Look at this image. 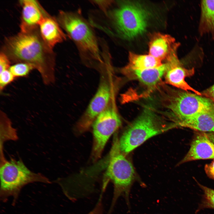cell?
Returning a JSON list of instances; mask_svg holds the SVG:
<instances>
[{"instance_id":"1","label":"cell","mask_w":214,"mask_h":214,"mask_svg":"<svg viewBox=\"0 0 214 214\" xmlns=\"http://www.w3.org/2000/svg\"><path fill=\"white\" fill-rule=\"evenodd\" d=\"M1 51L11 63H24L32 65L40 73L43 83L48 85L55 81L56 55L45 42L39 27L5 38Z\"/></svg>"},{"instance_id":"2","label":"cell","mask_w":214,"mask_h":214,"mask_svg":"<svg viewBox=\"0 0 214 214\" xmlns=\"http://www.w3.org/2000/svg\"><path fill=\"white\" fill-rule=\"evenodd\" d=\"M165 86L160 84L157 88L163 109L156 110L176 126L179 123L214 108V103L205 97Z\"/></svg>"},{"instance_id":"3","label":"cell","mask_w":214,"mask_h":214,"mask_svg":"<svg viewBox=\"0 0 214 214\" xmlns=\"http://www.w3.org/2000/svg\"><path fill=\"white\" fill-rule=\"evenodd\" d=\"M175 128L153 107L146 106L124 130L119 140V149L126 155L149 139Z\"/></svg>"},{"instance_id":"4","label":"cell","mask_w":214,"mask_h":214,"mask_svg":"<svg viewBox=\"0 0 214 214\" xmlns=\"http://www.w3.org/2000/svg\"><path fill=\"white\" fill-rule=\"evenodd\" d=\"M109 164L105 174L101 190L105 192L108 182L113 184V196L107 214H111L118 198L123 197L129 205V197L132 186L136 179L133 167L130 161L120 151L119 140L114 143Z\"/></svg>"},{"instance_id":"5","label":"cell","mask_w":214,"mask_h":214,"mask_svg":"<svg viewBox=\"0 0 214 214\" xmlns=\"http://www.w3.org/2000/svg\"><path fill=\"white\" fill-rule=\"evenodd\" d=\"M56 19L61 27L74 41L82 56L103 63L95 34L80 15L61 10Z\"/></svg>"},{"instance_id":"6","label":"cell","mask_w":214,"mask_h":214,"mask_svg":"<svg viewBox=\"0 0 214 214\" xmlns=\"http://www.w3.org/2000/svg\"><path fill=\"white\" fill-rule=\"evenodd\" d=\"M0 195L3 200L9 196L15 199L26 185L39 182L50 183L49 180L40 173L30 170L21 159H0Z\"/></svg>"},{"instance_id":"7","label":"cell","mask_w":214,"mask_h":214,"mask_svg":"<svg viewBox=\"0 0 214 214\" xmlns=\"http://www.w3.org/2000/svg\"><path fill=\"white\" fill-rule=\"evenodd\" d=\"M109 14L117 32L124 38H133L143 33L146 29L147 14L138 4L122 3Z\"/></svg>"},{"instance_id":"8","label":"cell","mask_w":214,"mask_h":214,"mask_svg":"<svg viewBox=\"0 0 214 214\" xmlns=\"http://www.w3.org/2000/svg\"><path fill=\"white\" fill-rule=\"evenodd\" d=\"M121 124L117 110L111 105H108L97 117L92 124L94 142L92 157L94 160L100 157L109 138Z\"/></svg>"},{"instance_id":"9","label":"cell","mask_w":214,"mask_h":214,"mask_svg":"<svg viewBox=\"0 0 214 214\" xmlns=\"http://www.w3.org/2000/svg\"><path fill=\"white\" fill-rule=\"evenodd\" d=\"M111 90L110 81L104 76H102L96 94L77 124L76 128L79 132L82 133L87 130L97 117L107 108L111 98Z\"/></svg>"},{"instance_id":"10","label":"cell","mask_w":214,"mask_h":214,"mask_svg":"<svg viewBox=\"0 0 214 214\" xmlns=\"http://www.w3.org/2000/svg\"><path fill=\"white\" fill-rule=\"evenodd\" d=\"M177 50L174 51L166 60L168 66L164 75L166 83L178 89L190 91L202 96L201 92L193 88L186 81L185 78L193 75L195 70L193 68L187 69L183 66L178 59Z\"/></svg>"},{"instance_id":"11","label":"cell","mask_w":214,"mask_h":214,"mask_svg":"<svg viewBox=\"0 0 214 214\" xmlns=\"http://www.w3.org/2000/svg\"><path fill=\"white\" fill-rule=\"evenodd\" d=\"M21 31L26 32L39 27L40 23L49 14L38 2L34 0H23Z\"/></svg>"},{"instance_id":"12","label":"cell","mask_w":214,"mask_h":214,"mask_svg":"<svg viewBox=\"0 0 214 214\" xmlns=\"http://www.w3.org/2000/svg\"><path fill=\"white\" fill-rule=\"evenodd\" d=\"M212 159H214V143L203 132L195 136L188 151L178 164L194 160Z\"/></svg>"},{"instance_id":"13","label":"cell","mask_w":214,"mask_h":214,"mask_svg":"<svg viewBox=\"0 0 214 214\" xmlns=\"http://www.w3.org/2000/svg\"><path fill=\"white\" fill-rule=\"evenodd\" d=\"M167 66L166 62L159 67L143 70L121 71L129 78L137 80L152 91L160 84Z\"/></svg>"},{"instance_id":"14","label":"cell","mask_w":214,"mask_h":214,"mask_svg":"<svg viewBox=\"0 0 214 214\" xmlns=\"http://www.w3.org/2000/svg\"><path fill=\"white\" fill-rule=\"evenodd\" d=\"M180 45V43L176 42L171 36L156 34L152 36L149 43V54L161 61L166 60Z\"/></svg>"},{"instance_id":"15","label":"cell","mask_w":214,"mask_h":214,"mask_svg":"<svg viewBox=\"0 0 214 214\" xmlns=\"http://www.w3.org/2000/svg\"><path fill=\"white\" fill-rule=\"evenodd\" d=\"M39 29L42 38L52 49L56 44L66 40V35L62 30L56 18L50 15L40 23Z\"/></svg>"},{"instance_id":"16","label":"cell","mask_w":214,"mask_h":214,"mask_svg":"<svg viewBox=\"0 0 214 214\" xmlns=\"http://www.w3.org/2000/svg\"><path fill=\"white\" fill-rule=\"evenodd\" d=\"M177 127H185L204 132H214V108L209 109L177 124Z\"/></svg>"},{"instance_id":"17","label":"cell","mask_w":214,"mask_h":214,"mask_svg":"<svg viewBox=\"0 0 214 214\" xmlns=\"http://www.w3.org/2000/svg\"><path fill=\"white\" fill-rule=\"evenodd\" d=\"M199 32L201 36L214 35V0H202Z\"/></svg>"},{"instance_id":"18","label":"cell","mask_w":214,"mask_h":214,"mask_svg":"<svg viewBox=\"0 0 214 214\" xmlns=\"http://www.w3.org/2000/svg\"><path fill=\"white\" fill-rule=\"evenodd\" d=\"M128 59V64L121 70H143L158 67L163 64L161 60L150 54L139 55L130 52Z\"/></svg>"},{"instance_id":"19","label":"cell","mask_w":214,"mask_h":214,"mask_svg":"<svg viewBox=\"0 0 214 214\" xmlns=\"http://www.w3.org/2000/svg\"><path fill=\"white\" fill-rule=\"evenodd\" d=\"M0 122L1 129L4 131V132H2V143L0 145L1 148H3L2 144L4 141L9 139L16 140L18 137L17 134H12L8 132V131L13 128L12 123L7 115L1 110L0 111Z\"/></svg>"},{"instance_id":"20","label":"cell","mask_w":214,"mask_h":214,"mask_svg":"<svg viewBox=\"0 0 214 214\" xmlns=\"http://www.w3.org/2000/svg\"><path fill=\"white\" fill-rule=\"evenodd\" d=\"M197 183L204 193L199 209L209 208L214 209V190Z\"/></svg>"},{"instance_id":"21","label":"cell","mask_w":214,"mask_h":214,"mask_svg":"<svg viewBox=\"0 0 214 214\" xmlns=\"http://www.w3.org/2000/svg\"><path fill=\"white\" fill-rule=\"evenodd\" d=\"M33 69L34 67L30 64L19 63L11 66L9 70L15 78L27 76Z\"/></svg>"},{"instance_id":"22","label":"cell","mask_w":214,"mask_h":214,"mask_svg":"<svg viewBox=\"0 0 214 214\" xmlns=\"http://www.w3.org/2000/svg\"><path fill=\"white\" fill-rule=\"evenodd\" d=\"M15 78L9 70L0 73V91L1 93L5 87Z\"/></svg>"},{"instance_id":"23","label":"cell","mask_w":214,"mask_h":214,"mask_svg":"<svg viewBox=\"0 0 214 214\" xmlns=\"http://www.w3.org/2000/svg\"><path fill=\"white\" fill-rule=\"evenodd\" d=\"M11 63L7 56L2 51L0 54V72L9 70Z\"/></svg>"},{"instance_id":"24","label":"cell","mask_w":214,"mask_h":214,"mask_svg":"<svg viewBox=\"0 0 214 214\" xmlns=\"http://www.w3.org/2000/svg\"><path fill=\"white\" fill-rule=\"evenodd\" d=\"M88 214H104L103 197L100 196L93 209Z\"/></svg>"},{"instance_id":"25","label":"cell","mask_w":214,"mask_h":214,"mask_svg":"<svg viewBox=\"0 0 214 214\" xmlns=\"http://www.w3.org/2000/svg\"><path fill=\"white\" fill-rule=\"evenodd\" d=\"M201 93L202 96L209 99L214 103V84Z\"/></svg>"},{"instance_id":"26","label":"cell","mask_w":214,"mask_h":214,"mask_svg":"<svg viewBox=\"0 0 214 214\" xmlns=\"http://www.w3.org/2000/svg\"><path fill=\"white\" fill-rule=\"evenodd\" d=\"M204 170L207 176L214 180V159L211 163L205 165Z\"/></svg>"},{"instance_id":"27","label":"cell","mask_w":214,"mask_h":214,"mask_svg":"<svg viewBox=\"0 0 214 214\" xmlns=\"http://www.w3.org/2000/svg\"><path fill=\"white\" fill-rule=\"evenodd\" d=\"M208 139L214 143V132L205 133Z\"/></svg>"}]
</instances>
